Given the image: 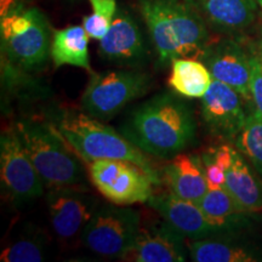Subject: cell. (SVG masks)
<instances>
[{
	"label": "cell",
	"mask_w": 262,
	"mask_h": 262,
	"mask_svg": "<svg viewBox=\"0 0 262 262\" xmlns=\"http://www.w3.org/2000/svg\"><path fill=\"white\" fill-rule=\"evenodd\" d=\"M234 233H216L189 241V257L194 262H257L262 261V247Z\"/></svg>",
	"instance_id": "2e32d148"
},
{
	"label": "cell",
	"mask_w": 262,
	"mask_h": 262,
	"mask_svg": "<svg viewBox=\"0 0 262 262\" xmlns=\"http://www.w3.org/2000/svg\"><path fill=\"white\" fill-rule=\"evenodd\" d=\"M234 147L231 145L212 146L201 156L209 188L225 187L226 170L232 162Z\"/></svg>",
	"instance_id": "cb8c5ba5"
},
{
	"label": "cell",
	"mask_w": 262,
	"mask_h": 262,
	"mask_svg": "<svg viewBox=\"0 0 262 262\" xmlns=\"http://www.w3.org/2000/svg\"><path fill=\"white\" fill-rule=\"evenodd\" d=\"M196 204L217 233H234L248 228L256 216L244 210L225 187L209 188Z\"/></svg>",
	"instance_id": "ac0fdd59"
},
{
	"label": "cell",
	"mask_w": 262,
	"mask_h": 262,
	"mask_svg": "<svg viewBox=\"0 0 262 262\" xmlns=\"http://www.w3.org/2000/svg\"><path fill=\"white\" fill-rule=\"evenodd\" d=\"M256 3H257V5L262 9V0H256Z\"/></svg>",
	"instance_id": "f546056e"
},
{
	"label": "cell",
	"mask_w": 262,
	"mask_h": 262,
	"mask_svg": "<svg viewBox=\"0 0 262 262\" xmlns=\"http://www.w3.org/2000/svg\"><path fill=\"white\" fill-rule=\"evenodd\" d=\"M49 122L85 162L98 159L125 160L135 164L152 179L156 186L162 185L153 164L145 152L130 142L122 133L98 122L88 113L71 108H60L49 113Z\"/></svg>",
	"instance_id": "3957f363"
},
{
	"label": "cell",
	"mask_w": 262,
	"mask_h": 262,
	"mask_svg": "<svg viewBox=\"0 0 262 262\" xmlns=\"http://www.w3.org/2000/svg\"><path fill=\"white\" fill-rule=\"evenodd\" d=\"M89 38L83 26H71L52 33L50 56L55 67L73 66L91 73Z\"/></svg>",
	"instance_id": "44dd1931"
},
{
	"label": "cell",
	"mask_w": 262,
	"mask_h": 262,
	"mask_svg": "<svg viewBox=\"0 0 262 262\" xmlns=\"http://www.w3.org/2000/svg\"><path fill=\"white\" fill-rule=\"evenodd\" d=\"M98 54L117 64H136L146 57L147 47L142 32L130 14L118 9L107 34L100 40Z\"/></svg>",
	"instance_id": "4fadbf2b"
},
{
	"label": "cell",
	"mask_w": 262,
	"mask_h": 262,
	"mask_svg": "<svg viewBox=\"0 0 262 262\" xmlns=\"http://www.w3.org/2000/svg\"><path fill=\"white\" fill-rule=\"evenodd\" d=\"M212 75V79L229 85L251 102V44L238 38H225L209 42L199 56Z\"/></svg>",
	"instance_id": "30bf717a"
},
{
	"label": "cell",
	"mask_w": 262,
	"mask_h": 262,
	"mask_svg": "<svg viewBox=\"0 0 262 262\" xmlns=\"http://www.w3.org/2000/svg\"><path fill=\"white\" fill-rule=\"evenodd\" d=\"M93 14L83 17V27L90 38L101 40L107 34L118 10L117 0H89Z\"/></svg>",
	"instance_id": "d4e9b609"
},
{
	"label": "cell",
	"mask_w": 262,
	"mask_h": 262,
	"mask_svg": "<svg viewBox=\"0 0 262 262\" xmlns=\"http://www.w3.org/2000/svg\"><path fill=\"white\" fill-rule=\"evenodd\" d=\"M150 78L139 71L91 72L81 96L85 113L98 120L111 119L149 90Z\"/></svg>",
	"instance_id": "52a82bcc"
},
{
	"label": "cell",
	"mask_w": 262,
	"mask_h": 262,
	"mask_svg": "<svg viewBox=\"0 0 262 262\" xmlns=\"http://www.w3.org/2000/svg\"><path fill=\"white\" fill-rule=\"evenodd\" d=\"M212 28L224 33H239L254 24L256 0H193Z\"/></svg>",
	"instance_id": "d6986e66"
},
{
	"label": "cell",
	"mask_w": 262,
	"mask_h": 262,
	"mask_svg": "<svg viewBox=\"0 0 262 262\" xmlns=\"http://www.w3.org/2000/svg\"><path fill=\"white\" fill-rule=\"evenodd\" d=\"M225 188L244 210L255 215L261 214L262 179L235 147L231 165L226 170Z\"/></svg>",
	"instance_id": "ffe728a7"
},
{
	"label": "cell",
	"mask_w": 262,
	"mask_h": 262,
	"mask_svg": "<svg viewBox=\"0 0 262 262\" xmlns=\"http://www.w3.org/2000/svg\"><path fill=\"white\" fill-rule=\"evenodd\" d=\"M0 178L3 191L16 204L27 203L44 193V182L15 125L3 131L0 139Z\"/></svg>",
	"instance_id": "9c48e42d"
},
{
	"label": "cell",
	"mask_w": 262,
	"mask_h": 262,
	"mask_svg": "<svg viewBox=\"0 0 262 262\" xmlns=\"http://www.w3.org/2000/svg\"><path fill=\"white\" fill-rule=\"evenodd\" d=\"M47 203L52 231L63 241L80 234L100 205L83 186L50 188Z\"/></svg>",
	"instance_id": "8fae6325"
},
{
	"label": "cell",
	"mask_w": 262,
	"mask_h": 262,
	"mask_svg": "<svg viewBox=\"0 0 262 262\" xmlns=\"http://www.w3.org/2000/svg\"><path fill=\"white\" fill-rule=\"evenodd\" d=\"M212 83L206 64L194 57H180L171 62L170 88L180 96L202 98Z\"/></svg>",
	"instance_id": "7402d4cb"
},
{
	"label": "cell",
	"mask_w": 262,
	"mask_h": 262,
	"mask_svg": "<svg viewBox=\"0 0 262 262\" xmlns=\"http://www.w3.org/2000/svg\"><path fill=\"white\" fill-rule=\"evenodd\" d=\"M47 256V244L37 237H26L3 250L2 262H39Z\"/></svg>",
	"instance_id": "484cf974"
},
{
	"label": "cell",
	"mask_w": 262,
	"mask_h": 262,
	"mask_svg": "<svg viewBox=\"0 0 262 262\" xmlns=\"http://www.w3.org/2000/svg\"><path fill=\"white\" fill-rule=\"evenodd\" d=\"M86 165L95 188L111 203L118 205L147 203L155 194L152 179L135 164L98 159L86 162Z\"/></svg>",
	"instance_id": "ba28073f"
},
{
	"label": "cell",
	"mask_w": 262,
	"mask_h": 262,
	"mask_svg": "<svg viewBox=\"0 0 262 262\" xmlns=\"http://www.w3.org/2000/svg\"><path fill=\"white\" fill-rule=\"evenodd\" d=\"M243 97L233 88L212 79L202 97V118L212 135L224 141H235L247 122Z\"/></svg>",
	"instance_id": "7c38bea8"
},
{
	"label": "cell",
	"mask_w": 262,
	"mask_h": 262,
	"mask_svg": "<svg viewBox=\"0 0 262 262\" xmlns=\"http://www.w3.org/2000/svg\"><path fill=\"white\" fill-rule=\"evenodd\" d=\"M234 146L249 160L262 179V116L256 110L250 113Z\"/></svg>",
	"instance_id": "603a6c76"
},
{
	"label": "cell",
	"mask_w": 262,
	"mask_h": 262,
	"mask_svg": "<svg viewBox=\"0 0 262 262\" xmlns=\"http://www.w3.org/2000/svg\"><path fill=\"white\" fill-rule=\"evenodd\" d=\"M2 56L25 72L41 70L51 51L49 21L37 8H25L0 18Z\"/></svg>",
	"instance_id": "5b68a950"
},
{
	"label": "cell",
	"mask_w": 262,
	"mask_h": 262,
	"mask_svg": "<svg viewBox=\"0 0 262 262\" xmlns=\"http://www.w3.org/2000/svg\"><path fill=\"white\" fill-rule=\"evenodd\" d=\"M251 44V78L250 93L251 102L255 104V110L262 116V57L255 50L254 42Z\"/></svg>",
	"instance_id": "4316f807"
},
{
	"label": "cell",
	"mask_w": 262,
	"mask_h": 262,
	"mask_svg": "<svg viewBox=\"0 0 262 262\" xmlns=\"http://www.w3.org/2000/svg\"><path fill=\"white\" fill-rule=\"evenodd\" d=\"M147 205L189 241H199L217 233L196 203L180 198L171 192L153 194Z\"/></svg>",
	"instance_id": "9a60e30c"
},
{
	"label": "cell",
	"mask_w": 262,
	"mask_h": 262,
	"mask_svg": "<svg viewBox=\"0 0 262 262\" xmlns=\"http://www.w3.org/2000/svg\"><path fill=\"white\" fill-rule=\"evenodd\" d=\"M158 64L180 57H199L209 40L206 21L193 0H139Z\"/></svg>",
	"instance_id": "7a4b0ae2"
},
{
	"label": "cell",
	"mask_w": 262,
	"mask_h": 262,
	"mask_svg": "<svg viewBox=\"0 0 262 262\" xmlns=\"http://www.w3.org/2000/svg\"><path fill=\"white\" fill-rule=\"evenodd\" d=\"M29 158L45 187L83 186L86 175L70 145L49 122L19 120L15 124Z\"/></svg>",
	"instance_id": "277c9868"
},
{
	"label": "cell",
	"mask_w": 262,
	"mask_h": 262,
	"mask_svg": "<svg viewBox=\"0 0 262 262\" xmlns=\"http://www.w3.org/2000/svg\"><path fill=\"white\" fill-rule=\"evenodd\" d=\"M141 216L129 205L100 204L80 233L85 247L106 258H123L135 244Z\"/></svg>",
	"instance_id": "8992f818"
},
{
	"label": "cell",
	"mask_w": 262,
	"mask_h": 262,
	"mask_svg": "<svg viewBox=\"0 0 262 262\" xmlns=\"http://www.w3.org/2000/svg\"><path fill=\"white\" fill-rule=\"evenodd\" d=\"M27 8L25 0H0V18Z\"/></svg>",
	"instance_id": "83f0119b"
},
{
	"label": "cell",
	"mask_w": 262,
	"mask_h": 262,
	"mask_svg": "<svg viewBox=\"0 0 262 262\" xmlns=\"http://www.w3.org/2000/svg\"><path fill=\"white\" fill-rule=\"evenodd\" d=\"M163 181L180 198L199 203L209 186L201 156L179 153L163 169Z\"/></svg>",
	"instance_id": "e0dca14e"
},
{
	"label": "cell",
	"mask_w": 262,
	"mask_h": 262,
	"mask_svg": "<svg viewBox=\"0 0 262 262\" xmlns=\"http://www.w3.org/2000/svg\"><path fill=\"white\" fill-rule=\"evenodd\" d=\"M120 133L147 155L171 159L193 142L195 120L181 97L164 93L135 108Z\"/></svg>",
	"instance_id": "6da1fadb"
},
{
	"label": "cell",
	"mask_w": 262,
	"mask_h": 262,
	"mask_svg": "<svg viewBox=\"0 0 262 262\" xmlns=\"http://www.w3.org/2000/svg\"><path fill=\"white\" fill-rule=\"evenodd\" d=\"M185 237L168 222L141 228L135 244L124 260L136 262H185L188 257V245Z\"/></svg>",
	"instance_id": "5bb4252c"
},
{
	"label": "cell",
	"mask_w": 262,
	"mask_h": 262,
	"mask_svg": "<svg viewBox=\"0 0 262 262\" xmlns=\"http://www.w3.org/2000/svg\"><path fill=\"white\" fill-rule=\"evenodd\" d=\"M254 48H255V50L257 51V54L262 57V29H261L260 38H258V40L256 42H254Z\"/></svg>",
	"instance_id": "f1b7e54d"
}]
</instances>
